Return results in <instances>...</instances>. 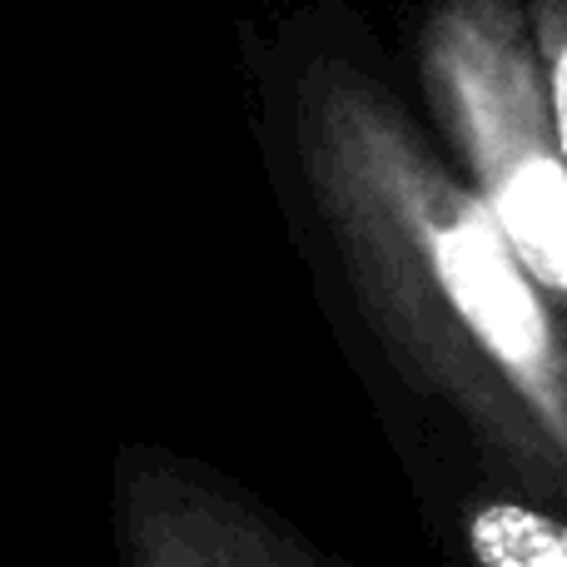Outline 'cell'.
Masks as SVG:
<instances>
[{
  "mask_svg": "<svg viewBox=\"0 0 567 567\" xmlns=\"http://www.w3.org/2000/svg\"><path fill=\"white\" fill-rule=\"evenodd\" d=\"M449 90L483 175V205L548 299L567 309V159L553 135L548 85L513 20L468 16L449 35Z\"/></svg>",
  "mask_w": 567,
  "mask_h": 567,
  "instance_id": "1",
  "label": "cell"
},
{
  "mask_svg": "<svg viewBox=\"0 0 567 567\" xmlns=\"http://www.w3.org/2000/svg\"><path fill=\"white\" fill-rule=\"evenodd\" d=\"M468 553L478 567H567V518L533 503L493 498L473 508Z\"/></svg>",
  "mask_w": 567,
  "mask_h": 567,
  "instance_id": "2",
  "label": "cell"
},
{
  "mask_svg": "<svg viewBox=\"0 0 567 567\" xmlns=\"http://www.w3.org/2000/svg\"><path fill=\"white\" fill-rule=\"evenodd\" d=\"M543 85H548L553 135L567 159V0L543 6Z\"/></svg>",
  "mask_w": 567,
  "mask_h": 567,
  "instance_id": "3",
  "label": "cell"
}]
</instances>
